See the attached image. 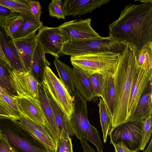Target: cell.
Segmentation results:
<instances>
[{"mask_svg": "<svg viewBox=\"0 0 152 152\" xmlns=\"http://www.w3.org/2000/svg\"><path fill=\"white\" fill-rule=\"evenodd\" d=\"M109 35L136 54L145 44L152 42V4H130L119 18L109 25Z\"/></svg>", "mask_w": 152, "mask_h": 152, "instance_id": "cell-1", "label": "cell"}, {"mask_svg": "<svg viewBox=\"0 0 152 152\" xmlns=\"http://www.w3.org/2000/svg\"><path fill=\"white\" fill-rule=\"evenodd\" d=\"M137 66L135 53L124 46L114 72L115 98L112 127L124 123L128 118V103Z\"/></svg>", "mask_w": 152, "mask_h": 152, "instance_id": "cell-2", "label": "cell"}, {"mask_svg": "<svg viewBox=\"0 0 152 152\" xmlns=\"http://www.w3.org/2000/svg\"><path fill=\"white\" fill-rule=\"evenodd\" d=\"M0 129L15 152H54L33 136L16 119L0 118Z\"/></svg>", "mask_w": 152, "mask_h": 152, "instance_id": "cell-3", "label": "cell"}, {"mask_svg": "<svg viewBox=\"0 0 152 152\" xmlns=\"http://www.w3.org/2000/svg\"><path fill=\"white\" fill-rule=\"evenodd\" d=\"M72 96L73 112L71 119L75 135L79 140L83 139L94 145L97 152H104V146L99 132L88 121L86 101L76 89Z\"/></svg>", "mask_w": 152, "mask_h": 152, "instance_id": "cell-4", "label": "cell"}, {"mask_svg": "<svg viewBox=\"0 0 152 152\" xmlns=\"http://www.w3.org/2000/svg\"><path fill=\"white\" fill-rule=\"evenodd\" d=\"M124 46L109 35L64 44L61 53L74 56L106 52L120 53Z\"/></svg>", "mask_w": 152, "mask_h": 152, "instance_id": "cell-5", "label": "cell"}, {"mask_svg": "<svg viewBox=\"0 0 152 152\" xmlns=\"http://www.w3.org/2000/svg\"><path fill=\"white\" fill-rule=\"evenodd\" d=\"M120 53L106 52L82 56H71L70 61L88 75L95 73L103 74L107 71H114Z\"/></svg>", "mask_w": 152, "mask_h": 152, "instance_id": "cell-6", "label": "cell"}, {"mask_svg": "<svg viewBox=\"0 0 152 152\" xmlns=\"http://www.w3.org/2000/svg\"><path fill=\"white\" fill-rule=\"evenodd\" d=\"M42 84L63 112L71 118L73 112V97L49 66L45 68Z\"/></svg>", "mask_w": 152, "mask_h": 152, "instance_id": "cell-7", "label": "cell"}, {"mask_svg": "<svg viewBox=\"0 0 152 152\" xmlns=\"http://www.w3.org/2000/svg\"><path fill=\"white\" fill-rule=\"evenodd\" d=\"M143 121L127 120L115 127H112L108 135L110 143L121 141L129 149L139 152L142 138Z\"/></svg>", "mask_w": 152, "mask_h": 152, "instance_id": "cell-8", "label": "cell"}, {"mask_svg": "<svg viewBox=\"0 0 152 152\" xmlns=\"http://www.w3.org/2000/svg\"><path fill=\"white\" fill-rule=\"evenodd\" d=\"M91 19L66 21L57 27L64 44L71 43L100 37L92 27Z\"/></svg>", "mask_w": 152, "mask_h": 152, "instance_id": "cell-9", "label": "cell"}, {"mask_svg": "<svg viewBox=\"0 0 152 152\" xmlns=\"http://www.w3.org/2000/svg\"><path fill=\"white\" fill-rule=\"evenodd\" d=\"M9 72L11 86L17 96L38 98L39 83L31 72L10 69Z\"/></svg>", "mask_w": 152, "mask_h": 152, "instance_id": "cell-10", "label": "cell"}, {"mask_svg": "<svg viewBox=\"0 0 152 152\" xmlns=\"http://www.w3.org/2000/svg\"><path fill=\"white\" fill-rule=\"evenodd\" d=\"M152 67H140L137 65L128 103V118L134 113L140 98L152 82Z\"/></svg>", "mask_w": 152, "mask_h": 152, "instance_id": "cell-11", "label": "cell"}, {"mask_svg": "<svg viewBox=\"0 0 152 152\" xmlns=\"http://www.w3.org/2000/svg\"><path fill=\"white\" fill-rule=\"evenodd\" d=\"M37 39L45 53H49L55 58L59 57L64 43L57 27L43 26L39 30Z\"/></svg>", "mask_w": 152, "mask_h": 152, "instance_id": "cell-12", "label": "cell"}, {"mask_svg": "<svg viewBox=\"0 0 152 152\" xmlns=\"http://www.w3.org/2000/svg\"><path fill=\"white\" fill-rule=\"evenodd\" d=\"M36 32L25 37L13 40L26 72H31L33 55L37 44Z\"/></svg>", "mask_w": 152, "mask_h": 152, "instance_id": "cell-13", "label": "cell"}, {"mask_svg": "<svg viewBox=\"0 0 152 152\" xmlns=\"http://www.w3.org/2000/svg\"><path fill=\"white\" fill-rule=\"evenodd\" d=\"M20 115L17 120L19 123L47 148L55 152L56 142L46 127L21 114Z\"/></svg>", "mask_w": 152, "mask_h": 152, "instance_id": "cell-14", "label": "cell"}, {"mask_svg": "<svg viewBox=\"0 0 152 152\" xmlns=\"http://www.w3.org/2000/svg\"><path fill=\"white\" fill-rule=\"evenodd\" d=\"M20 114L45 126L44 116L39 100L31 96H15Z\"/></svg>", "mask_w": 152, "mask_h": 152, "instance_id": "cell-15", "label": "cell"}, {"mask_svg": "<svg viewBox=\"0 0 152 152\" xmlns=\"http://www.w3.org/2000/svg\"><path fill=\"white\" fill-rule=\"evenodd\" d=\"M109 1V0H65L63 2L65 15L75 17L91 13Z\"/></svg>", "mask_w": 152, "mask_h": 152, "instance_id": "cell-16", "label": "cell"}, {"mask_svg": "<svg viewBox=\"0 0 152 152\" xmlns=\"http://www.w3.org/2000/svg\"><path fill=\"white\" fill-rule=\"evenodd\" d=\"M0 43L12 69L24 71L12 38L0 26Z\"/></svg>", "mask_w": 152, "mask_h": 152, "instance_id": "cell-17", "label": "cell"}, {"mask_svg": "<svg viewBox=\"0 0 152 152\" xmlns=\"http://www.w3.org/2000/svg\"><path fill=\"white\" fill-rule=\"evenodd\" d=\"M39 96L37 99L40 102L43 110L45 126L56 142L59 137V134L52 109L48 101L45 89L42 84L39 83Z\"/></svg>", "mask_w": 152, "mask_h": 152, "instance_id": "cell-18", "label": "cell"}, {"mask_svg": "<svg viewBox=\"0 0 152 152\" xmlns=\"http://www.w3.org/2000/svg\"><path fill=\"white\" fill-rule=\"evenodd\" d=\"M45 90L53 112L59 136L61 133H65L69 136L75 135L71 118L63 112L48 92Z\"/></svg>", "mask_w": 152, "mask_h": 152, "instance_id": "cell-19", "label": "cell"}, {"mask_svg": "<svg viewBox=\"0 0 152 152\" xmlns=\"http://www.w3.org/2000/svg\"><path fill=\"white\" fill-rule=\"evenodd\" d=\"M72 70L75 89L86 101H92L95 97L89 75L75 66H73Z\"/></svg>", "mask_w": 152, "mask_h": 152, "instance_id": "cell-20", "label": "cell"}, {"mask_svg": "<svg viewBox=\"0 0 152 152\" xmlns=\"http://www.w3.org/2000/svg\"><path fill=\"white\" fill-rule=\"evenodd\" d=\"M152 113V82L142 96L134 113L127 120L143 121Z\"/></svg>", "mask_w": 152, "mask_h": 152, "instance_id": "cell-21", "label": "cell"}, {"mask_svg": "<svg viewBox=\"0 0 152 152\" xmlns=\"http://www.w3.org/2000/svg\"><path fill=\"white\" fill-rule=\"evenodd\" d=\"M45 54L42 47L37 42L33 55L31 72L41 84L43 82L45 68L50 65L45 57Z\"/></svg>", "mask_w": 152, "mask_h": 152, "instance_id": "cell-22", "label": "cell"}, {"mask_svg": "<svg viewBox=\"0 0 152 152\" xmlns=\"http://www.w3.org/2000/svg\"><path fill=\"white\" fill-rule=\"evenodd\" d=\"M114 71H107L103 74L104 82L101 97L104 102L112 116L115 98Z\"/></svg>", "mask_w": 152, "mask_h": 152, "instance_id": "cell-23", "label": "cell"}, {"mask_svg": "<svg viewBox=\"0 0 152 152\" xmlns=\"http://www.w3.org/2000/svg\"><path fill=\"white\" fill-rule=\"evenodd\" d=\"M53 62L59 77V79L72 96L74 94L75 88L73 79V70L68 65L55 58Z\"/></svg>", "mask_w": 152, "mask_h": 152, "instance_id": "cell-24", "label": "cell"}, {"mask_svg": "<svg viewBox=\"0 0 152 152\" xmlns=\"http://www.w3.org/2000/svg\"><path fill=\"white\" fill-rule=\"evenodd\" d=\"M22 15L24 18L23 23L13 36V40L25 37L37 31L43 26L42 23L37 20L31 13Z\"/></svg>", "mask_w": 152, "mask_h": 152, "instance_id": "cell-25", "label": "cell"}, {"mask_svg": "<svg viewBox=\"0 0 152 152\" xmlns=\"http://www.w3.org/2000/svg\"><path fill=\"white\" fill-rule=\"evenodd\" d=\"M98 104L100 121L102 127L103 141L106 143L108 133L112 127V115L104 101L101 97Z\"/></svg>", "mask_w": 152, "mask_h": 152, "instance_id": "cell-26", "label": "cell"}, {"mask_svg": "<svg viewBox=\"0 0 152 152\" xmlns=\"http://www.w3.org/2000/svg\"><path fill=\"white\" fill-rule=\"evenodd\" d=\"M0 107L9 115L11 118L18 120L20 117L15 97L0 92Z\"/></svg>", "mask_w": 152, "mask_h": 152, "instance_id": "cell-27", "label": "cell"}, {"mask_svg": "<svg viewBox=\"0 0 152 152\" xmlns=\"http://www.w3.org/2000/svg\"><path fill=\"white\" fill-rule=\"evenodd\" d=\"M0 4L21 15L31 13L28 0H0Z\"/></svg>", "mask_w": 152, "mask_h": 152, "instance_id": "cell-28", "label": "cell"}, {"mask_svg": "<svg viewBox=\"0 0 152 152\" xmlns=\"http://www.w3.org/2000/svg\"><path fill=\"white\" fill-rule=\"evenodd\" d=\"M136 61L140 67H152V42L144 45L135 54Z\"/></svg>", "mask_w": 152, "mask_h": 152, "instance_id": "cell-29", "label": "cell"}, {"mask_svg": "<svg viewBox=\"0 0 152 152\" xmlns=\"http://www.w3.org/2000/svg\"><path fill=\"white\" fill-rule=\"evenodd\" d=\"M23 22V16L18 14L7 18L1 26L7 35L12 38L14 35L20 28Z\"/></svg>", "mask_w": 152, "mask_h": 152, "instance_id": "cell-30", "label": "cell"}, {"mask_svg": "<svg viewBox=\"0 0 152 152\" xmlns=\"http://www.w3.org/2000/svg\"><path fill=\"white\" fill-rule=\"evenodd\" d=\"M10 69H11L0 59V86L11 96L15 97L17 95L13 90L10 82Z\"/></svg>", "mask_w": 152, "mask_h": 152, "instance_id": "cell-31", "label": "cell"}, {"mask_svg": "<svg viewBox=\"0 0 152 152\" xmlns=\"http://www.w3.org/2000/svg\"><path fill=\"white\" fill-rule=\"evenodd\" d=\"M152 132V116L150 115L143 121L142 138L140 150H144L148 142Z\"/></svg>", "mask_w": 152, "mask_h": 152, "instance_id": "cell-32", "label": "cell"}, {"mask_svg": "<svg viewBox=\"0 0 152 152\" xmlns=\"http://www.w3.org/2000/svg\"><path fill=\"white\" fill-rule=\"evenodd\" d=\"M55 152H73L72 139L68 135L60 134L56 142Z\"/></svg>", "mask_w": 152, "mask_h": 152, "instance_id": "cell-33", "label": "cell"}, {"mask_svg": "<svg viewBox=\"0 0 152 152\" xmlns=\"http://www.w3.org/2000/svg\"><path fill=\"white\" fill-rule=\"evenodd\" d=\"M50 16L58 19H65L63 2L61 0H53L48 5Z\"/></svg>", "mask_w": 152, "mask_h": 152, "instance_id": "cell-34", "label": "cell"}, {"mask_svg": "<svg viewBox=\"0 0 152 152\" xmlns=\"http://www.w3.org/2000/svg\"><path fill=\"white\" fill-rule=\"evenodd\" d=\"M89 76L95 97H101L104 82L103 74L95 73Z\"/></svg>", "mask_w": 152, "mask_h": 152, "instance_id": "cell-35", "label": "cell"}, {"mask_svg": "<svg viewBox=\"0 0 152 152\" xmlns=\"http://www.w3.org/2000/svg\"><path fill=\"white\" fill-rule=\"evenodd\" d=\"M28 1L31 13L37 20L40 21L41 7L39 1L35 0H28Z\"/></svg>", "mask_w": 152, "mask_h": 152, "instance_id": "cell-36", "label": "cell"}, {"mask_svg": "<svg viewBox=\"0 0 152 152\" xmlns=\"http://www.w3.org/2000/svg\"><path fill=\"white\" fill-rule=\"evenodd\" d=\"M17 14L9 8L0 4V26H2L7 18Z\"/></svg>", "mask_w": 152, "mask_h": 152, "instance_id": "cell-37", "label": "cell"}, {"mask_svg": "<svg viewBox=\"0 0 152 152\" xmlns=\"http://www.w3.org/2000/svg\"><path fill=\"white\" fill-rule=\"evenodd\" d=\"M0 152H15L1 132L0 135Z\"/></svg>", "mask_w": 152, "mask_h": 152, "instance_id": "cell-38", "label": "cell"}, {"mask_svg": "<svg viewBox=\"0 0 152 152\" xmlns=\"http://www.w3.org/2000/svg\"><path fill=\"white\" fill-rule=\"evenodd\" d=\"M115 148V152H135L129 149L122 142L112 144Z\"/></svg>", "mask_w": 152, "mask_h": 152, "instance_id": "cell-39", "label": "cell"}, {"mask_svg": "<svg viewBox=\"0 0 152 152\" xmlns=\"http://www.w3.org/2000/svg\"><path fill=\"white\" fill-rule=\"evenodd\" d=\"M83 148V152H96L93 148L88 142L82 139L80 140Z\"/></svg>", "mask_w": 152, "mask_h": 152, "instance_id": "cell-40", "label": "cell"}, {"mask_svg": "<svg viewBox=\"0 0 152 152\" xmlns=\"http://www.w3.org/2000/svg\"><path fill=\"white\" fill-rule=\"evenodd\" d=\"M0 59L11 69H12L10 64L7 59L0 43Z\"/></svg>", "mask_w": 152, "mask_h": 152, "instance_id": "cell-41", "label": "cell"}, {"mask_svg": "<svg viewBox=\"0 0 152 152\" xmlns=\"http://www.w3.org/2000/svg\"><path fill=\"white\" fill-rule=\"evenodd\" d=\"M0 118H10L9 115L0 107Z\"/></svg>", "mask_w": 152, "mask_h": 152, "instance_id": "cell-42", "label": "cell"}, {"mask_svg": "<svg viewBox=\"0 0 152 152\" xmlns=\"http://www.w3.org/2000/svg\"><path fill=\"white\" fill-rule=\"evenodd\" d=\"M143 152H152V139H151L146 150H144Z\"/></svg>", "mask_w": 152, "mask_h": 152, "instance_id": "cell-43", "label": "cell"}, {"mask_svg": "<svg viewBox=\"0 0 152 152\" xmlns=\"http://www.w3.org/2000/svg\"><path fill=\"white\" fill-rule=\"evenodd\" d=\"M0 92L1 93H2V94H7L9 96H11L10 94L6 90H5L3 88L0 86Z\"/></svg>", "mask_w": 152, "mask_h": 152, "instance_id": "cell-44", "label": "cell"}, {"mask_svg": "<svg viewBox=\"0 0 152 152\" xmlns=\"http://www.w3.org/2000/svg\"><path fill=\"white\" fill-rule=\"evenodd\" d=\"M139 1L144 4H152V1L151 0H142Z\"/></svg>", "mask_w": 152, "mask_h": 152, "instance_id": "cell-45", "label": "cell"}, {"mask_svg": "<svg viewBox=\"0 0 152 152\" xmlns=\"http://www.w3.org/2000/svg\"><path fill=\"white\" fill-rule=\"evenodd\" d=\"M1 131L0 129V135H1Z\"/></svg>", "mask_w": 152, "mask_h": 152, "instance_id": "cell-46", "label": "cell"}]
</instances>
